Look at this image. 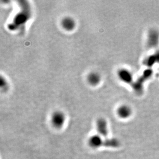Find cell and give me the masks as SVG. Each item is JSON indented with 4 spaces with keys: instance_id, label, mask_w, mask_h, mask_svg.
<instances>
[{
    "instance_id": "cell-1",
    "label": "cell",
    "mask_w": 159,
    "mask_h": 159,
    "mask_svg": "<svg viewBox=\"0 0 159 159\" xmlns=\"http://www.w3.org/2000/svg\"><path fill=\"white\" fill-rule=\"evenodd\" d=\"M147 44L150 48H156L159 45V31L156 29L149 30L147 35Z\"/></svg>"
},
{
    "instance_id": "cell-2",
    "label": "cell",
    "mask_w": 159,
    "mask_h": 159,
    "mask_svg": "<svg viewBox=\"0 0 159 159\" xmlns=\"http://www.w3.org/2000/svg\"><path fill=\"white\" fill-rule=\"evenodd\" d=\"M119 80L126 84H131L134 81V74L127 68H120L117 72Z\"/></svg>"
},
{
    "instance_id": "cell-3",
    "label": "cell",
    "mask_w": 159,
    "mask_h": 159,
    "mask_svg": "<svg viewBox=\"0 0 159 159\" xmlns=\"http://www.w3.org/2000/svg\"><path fill=\"white\" fill-rule=\"evenodd\" d=\"M133 111L130 106L123 104L119 107L117 109V114L120 119H127L132 116Z\"/></svg>"
},
{
    "instance_id": "cell-4",
    "label": "cell",
    "mask_w": 159,
    "mask_h": 159,
    "mask_svg": "<svg viewBox=\"0 0 159 159\" xmlns=\"http://www.w3.org/2000/svg\"><path fill=\"white\" fill-rule=\"evenodd\" d=\"M52 121L53 125L56 127H61L65 123V115L60 111L55 112L52 116Z\"/></svg>"
},
{
    "instance_id": "cell-5",
    "label": "cell",
    "mask_w": 159,
    "mask_h": 159,
    "mask_svg": "<svg viewBox=\"0 0 159 159\" xmlns=\"http://www.w3.org/2000/svg\"><path fill=\"white\" fill-rule=\"evenodd\" d=\"M96 125L99 134L105 138L107 137L108 135V130L106 120L104 119H99L98 120Z\"/></svg>"
},
{
    "instance_id": "cell-6",
    "label": "cell",
    "mask_w": 159,
    "mask_h": 159,
    "mask_svg": "<svg viewBox=\"0 0 159 159\" xmlns=\"http://www.w3.org/2000/svg\"><path fill=\"white\" fill-rule=\"evenodd\" d=\"M76 23L71 17H66L62 21V26L63 29L68 31H71L75 28Z\"/></svg>"
},
{
    "instance_id": "cell-7",
    "label": "cell",
    "mask_w": 159,
    "mask_h": 159,
    "mask_svg": "<svg viewBox=\"0 0 159 159\" xmlns=\"http://www.w3.org/2000/svg\"><path fill=\"white\" fill-rule=\"evenodd\" d=\"M87 80L88 83L92 86H96L101 82V77L96 72H91L88 76Z\"/></svg>"
},
{
    "instance_id": "cell-8",
    "label": "cell",
    "mask_w": 159,
    "mask_h": 159,
    "mask_svg": "<svg viewBox=\"0 0 159 159\" xmlns=\"http://www.w3.org/2000/svg\"><path fill=\"white\" fill-rule=\"evenodd\" d=\"M104 140H102L100 135H95L91 137L89 140V144L91 147L93 148H98V147L103 146Z\"/></svg>"
},
{
    "instance_id": "cell-9",
    "label": "cell",
    "mask_w": 159,
    "mask_h": 159,
    "mask_svg": "<svg viewBox=\"0 0 159 159\" xmlns=\"http://www.w3.org/2000/svg\"><path fill=\"white\" fill-rule=\"evenodd\" d=\"M120 146V143L116 139H106L104 140L103 146L110 148H117Z\"/></svg>"
},
{
    "instance_id": "cell-10",
    "label": "cell",
    "mask_w": 159,
    "mask_h": 159,
    "mask_svg": "<svg viewBox=\"0 0 159 159\" xmlns=\"http://www.w3.org/2000/svg\"><path fill=\"white\" fill-rule=\"evenodd\" d=\"M153 58L155 59L156 63H159V48H157L155 53L152 54Z\"/></svg>"
}]
</instances>
